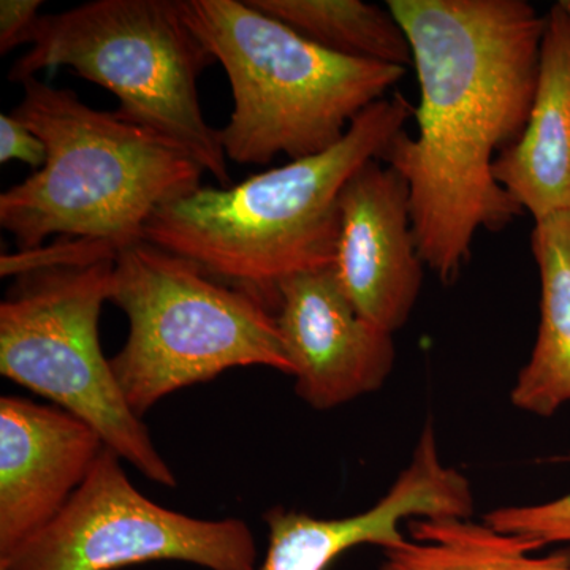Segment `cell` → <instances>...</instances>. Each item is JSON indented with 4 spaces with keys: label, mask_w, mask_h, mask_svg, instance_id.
<instances>
[{
    "label": "cell",
    "mask_w": 570,
    "mask_h": 570,
    "mask_svg": "<svg viewBox=\"0 0 570 570\" xmlns=\"http://www.w3.org/2000/svg\"><path fill=\"white\" fill-rule=\"evenodd\" d=\"M417 71V137L390 141L381 163L406 179L423 264L459 277L480 230L524 212L493 175L520 140L538 88L546 17L524 0H389Z\"/></svg>",
    "instance_id": "cell-1"
},
{
    "label": "cell",
    "mask_w": 570,
    "mask_h": 570,
    "mask_svg": "<svg viewBox=\"0 0 570 570\" xmlns=\"http://www.w3.org/2000/svg\"><path fill=\"white\" fill-rule=\"evenodd\" d=\"M414 111L401 94L385 97L328 151L168 202L146 224L145 242L253 292L275 311L283 281L332 268L344 186L360 167L381 159Z\"/></svg>",
    "instance_id": "cell-2"
},
{
    "label": "cell",
    "mask_w": 570,
    "mask_h": 570,
    "mask_svg": "<svg viewBox=\"0 0 570 570\" xmlns=\"http://www.w3.org/2000/svg\"><path fill=\"white\" fill-rule=\"evenodd\" d=\"M11 110L47 148V163L0 195V227L17 250L51 235L126 249L153 214L202 186L204 167L178 142L81 102L77 92L29 78Z\"/></svg>",
    "instance_id": "cell-3"
},
{
    "label": "cell",
    "mask_w": 570,
    "mask_h": 570,
    "mask_svg": "<svg viewBox=\"0 0 570 570\" xmlns=\"http://www.w3.org/2000/svg\"><path fill=\"white\" fill-rule=\"evenodd\" d=\"M183 10L230 81L234 110L217 138L236 164L328 151L406 75L325 50L247 0H183Z\"/></svg>",
    "instance_id": "cell-4"
},
{
    "label": "cell",
    "mask_w": 570,
    "mask_h": 570,
    "mask_svg": "<svg viewBox=\"0 0 570 570\" xmlns=\"http://www.w3.org/2000/svg\"><path fill=\"white\" fill-rule=\"evenodd\" d=\"M110 302L129 318L111 370L138 417L230 367L265 366L294 377L275 311L261 296L145 239L116 255Z\"/></svg>",
    "instance_id": "cell-5"
},
{
    "label": "cell",
    "mask_w": 570,
    "mask_h": 570,
    "mask_svg": "<svg viewBox=\"0 0 570 570\" xmlns=\"http://www.w3.org/2000/svg\"><path fill=\"white\" fill-rule=\"evenodd\" d=\"M216 62L184 17L183 0H92L41 14L9 81L70 67L119 100L116 115L183 146L223 187L227 156L206 122L198 78Z\"/></svg>",
    "instance_id": "cell-6"
},
{
    "label": "cell",
    "mask_w": 570,
    "mask_h": 570,
    "mask_svg": "<svg viewBox=\"0 0 570 570\" xmlns=\"http://www.w3.org/2000/svg\"><path fill=\"white\" fill-rule=\"evenodd\" d=\"M115 261L18 276L0 303V373L88 423L119 459L174 489L175 472L127 404L100 346Z\"/></svg>",
    "instance_id": "cell-7"
},
{
    "label": "cell",
    "mask_w": 570,
    "mask_h": 570,
    "mask_svg": "<svg viewBox=\"0 0 570 570\" xmlns=\"http://www.w3.org/2000/svg\"><path fill=\"white\" fill-rule=\"evenodd\" d=\"M153 561L258 570L257 546L245 521L195 519L156 504L105 448L62 512L0 570H116Z\"/></svg>",
    "instance_id": "cell-8"
},
{
    "label": "cell",
    "mask_w": 570,
    "mask_h": 570,
    "mask_svg": "<svg viewBox=\"0 0 570 570\" xmlns=\"http://www.w3.org/2000/svg\"><path fill=\"white\" fill-rule=\"evenodd\" d=\"M423 266L406 179L381 160H370L340 197L332 268L341 291L360 316L393 335L414 311Z\"/></svg>",
    "instance_id": "cell-9"
},
{
    "label": "cell",
    "mask_w": 570,
    "mask_h": 570,
    "mask_svg": "<svg viewBox=\"0 0 570 570\" xmlns=\"http://www.w3.org/2000/svg\"><path fill=\"white\" fill-rule=\"evenodd\" d=\"M275 317L294 365L296 393L311 407L343 406L376 392L392 373V333L360 316L333 268L283 281Z\"/></svg>",
    "instance_id": "cell-10"
},
{
    "label": "cell",
    "mask_w": 570,
    "mask_h": 570,
    "mask_svg": "<svg viewBox=\"0 0 570 570\" xmlns=\"http://www.w3.org/2000/svg\"><path fill=\"white\" fill-rule=\"evenodd\" d=\"M474 497L466 475L439 455L426 425L411 463L373 508L344 519H316L284 508L269 510L268 550L258 570H326L358 546L382 550L404 540L400 524L412 519H471Z\"/></svg>",
    "instance_id": "cell-11"
},
{
    "label": "cell",
    "mask_w": 570,
    "mask_h": 570,
    "mask_svg": "<svg viewBox=\"0 0 570 570\" xmlns=\"http://www.w3.org/2000/svg\"><path fill=\"white\" fill-rule=\"evenodd\" d=\"M104 450L70 412L0 397V564L62 512Z\"/></svg>",
    "instance_id": "cell-12"
},
{
    "label": "cell",
    "mask_w": 570,
    "mask_h": 570,
    "mask_svg": "<svg viewBox=\"0 0 570 570\" xmlns=\"http://www.w3.org/2000/svg\"><path fill=\"white\" fill-rule=\"evenodd\" d=\"M493 175L534 223L570 209V0L546 14L530 119L494 160Z\"/></svg>",
    "instance_id": "cell-13"
},
{
    "label": "cell",
    "mask_w": 570,
    "mask_h": 570,
    "mask_svg": "<svg viewBox=\"0 0 570 570\" xmlns=\"http://www.w3.org/2000/svg\"><path fill=\"white\" fill-rule=\"evenodd\" d=\"M540 321L530 362L512 389L513 406L540 417L570 403V209L535 220Z\"/></svg>",
    "instance_id": "cell-14"
},
{
    "label": "cell",
    "mask_w": 570,
    "mask_h": 570,
    "mask_svg": "<svg viewBox=\"0 0 570 570\" xmlns=\"http://www.w3.org/2000/svg\"><path fill=\"white\" fill-rule=\"evenodd\" d=\"M412 540L384 549L381 570H570V551L535 557L538 543L471 519L409 520Z\"/></svg>",
    "instance_id": "cell-15"
},
{
    "label": "cell",
    "mask_w": 570,
    "mask_h": 570,
    "mask_svg": "<svg viewBox=\"0 0 570 570\" xmlns=\"http://www.w3.org/2000/svg\"><path fill=\"white\" fill-rule=\"evenodd\" d=\"M325 50L385 66H412L406 32L389 7L360 0H247Z\"/></svg>",
    "instance_id": "cell-16"
},
{
    "label": "cell",
    "mask_w": 570,
    "mask_h": 570,
    "mask_svg": "<svg viewBox=\"0 0 570 570\" xmlns=\"http://www.w3.org/2000/svg\"><path fill=\"white\" fill-rule=\"evenodd\" d=\"M483 521L494 530L532 540L540 550L551 543H570V493L540 504L491 510Z\"/></svg>",
    "instance_id": "cell-17"
},
{
    "label": "cell",
    "mask_w": 570,
    "mask_h": 570,
    "mask_svg": "<svg viewBox=\"0 0 570 570\" xmlns=\"http://www.w3.org/2000/svg\"><path fill=\"white\" fill-rule=\"evenodd\" d=\"M118 255L108 243L100 239L59 236L55 243L32 250H17L0 257V276H21L37 269L56 266L92 265L97 262L112 261Z\"/></svg>",
    "instance_id": "cell-18"
},
{
    "label": "cell",
    "mask_w": 570,
    "mask_h": 570,
    "mask_svg": "<svg viewBox=\"0 0 570 570\" xmlns=\"http://www.w3.org/2000/svg\"><path fill=\"white\" fill-rule=\"evenodd\" d=\"M20 160L40 168L47 163V148L36 134L13 115H0V164Z\"/></svg>",
    "instance_id": "cell-19"
},
{
    "label": "cell",
    "mask_w": 570,
    "mask_h": 570,
    "mask_svg": "<svg viewBox=\"0 0 570 570\" xmlns=\"http://www.w3.org/2000/svg\"><path fill=\"white\" fill-rule=\"evenodd\" d=\"M41 0H2L0 2V52L7 55L20 45L32 43L41 14Z\"/></svg>",
    "instance_id": "cell-20"
}]
</instances>
